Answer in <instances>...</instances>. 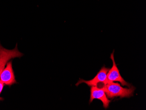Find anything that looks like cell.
Segmentation results:
<instances>
[{
	"label": "cell",
	"mask_w": 146,
	"mask_h": 110,
	"mask_svg": "<svg viewBox=\"0 0 146 110\" xmlns=\"http://www.w3.org/2000/svg\"><path fill=\"white\" fill-rule=\"evenodd\" d=\"M0 80L5 85L10 87L14 84L17 83L14 72L12 68V61H9L6 67L0 74Z\"/></svg>",
	"instance_id": "4"
},
{
	"label": "cell",
	"mask_w": 146,
	"mask_h": 110,
	"mask_svg": "<svg viewBox=\"0 0 146 110\" xmlns=\"http://www.w3.org/2000/svg\"><path fill=\"white\" fill-rule=\"evenodd\" d=\"M5 84L1 82L0 80V95L1 94V92H2V90H3V88H4V86H5Z\"/></svg>",
	"instance_id": "7"
},
{
	"label": "cell",
	"mask_w": 146,
	"mask_h": 110,
	"mask_svg": "<svg viewBox=\"0 0 146 110\" xmlns=\"http://www.w3.org/2000/svg\"><path fill=\"white\" fill-rule=\"evenodd\" d=\"M114 52V51L111 54L110 59L112 60L113 65L111 69H110V70L107 73V77L108 81L111 82H119L120 83L122 86H127L128 87H132V85L126 82L120 75L119 71L115 61Z\"/></svg>",
	"instance_id": "3"
},
{
	"label": "cell",
	"mask_w": 146,
	"mask_h": 110,
	"mask_svg": "<svg viewBox=\"0 0 146 110\" xmlns=\"http://www.w3.org/2000/svg\"><path fill=\"white\" fill-rule=\"evenodd\" d=\"M23 54L18 50L17 43L14 49L8 50L2 47L0 43V74L11 60L16 57H21Z\"/></svg>",
	"instance_id": "2"
},
{
	"label": "cell",
	"mask_w": 146,
	"mask_h": 110,
	"mask_svg": "<svg viewBox=\"0 0 146 110\" xmlns=\"http://www.w3.org/2000/svg\"><path fill=\"white\" fill-rule=\"evenodd\" d=\"M90 93L89 103H91L94 99H98L102 102L103 107L105 109H107L109 107V105L111 101L107 97L104 90L97 88L95 87H91Z\"/></svg>",
	"instance_id": "6"
},
{
	"label": "cell",
	"mask_w": 146,
	"mask_h": 110,
	"mask_svg": "<svg viewBox=\"0 0 146 110\" xmlns=\"http://www.w3.org/2000/svg\"><path fill=\"white\" fill-rule=\"evenodd\" d=\"M110 69L109 68H106L105 66H103L93 79L90 80H85L80 79L79 80L76 84V86L78 87L80 84L84 83L87 84L89 87H93L95 84L98 82H109L107 75V73Z\"/></svg>",
	"instance_id": "5"
},
{
	"label": "cell",
	"mask_w": 146,
	"mask_h": 110,
	"mask_svg": "<svg viewBox=\"0 0 146 110\" xmlns=\"http://www.w3.org/2000/svg\"><path fill=\"white\" fill-rule=\"evenodd\" d=\"M135 88L133 86L123 88L120 84L109 82L106 87L104 91L109 99L119 97L120 98H129L133 96Z\"/></svg>",
	"instance_id": "1"
},
{
	"label": "cell",
	"mask_w": 146,
	"mask_h": 110,
	"mask_svg": "<svg viewBox=\"0 0 146 110\" xmlns=\"http://www.w3.org/2000/svg\"><path fill=\"white\" fill-rule=\"evenodd\" d=\"M4 100V98H3V97H0V101H3V100Z\"/></svg>",
	"instance_id": "8"
}]
</instances>
